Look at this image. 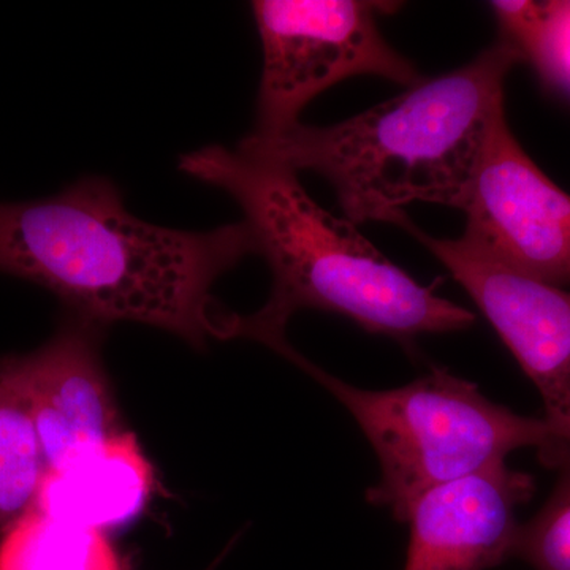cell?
I'll return each instance as SVG.
<instances>
[{
	"instance_id": "obj_5",
	"label": "cell",
	"mask_w": 570,
	"mask_h": 570,
	"mask_svg": "<svg viewBox=\"0 0 570 570\" xmlns=\"http://www.w3.org/2000/svg\"><path fill=\"white\" fill-rule=\"evenodd\" d=\"M397 6L371 0H255L264 66L253 134L272 137L292 129L311 100L348 78L374 75L407 88L422 81L414 63L379 28V18Z\"/></svg>"
},
{
	"instance_id": "obj_1",
	"label": "cell",
	"mask_w": 570,
	"mask_h": 570,
	"mask_svg": "<svg viewBox=\"0 0 570 570\" xmlns=\"http://www.w3.org/2000/svg\"><path fill=\"white\" fill-rule=\"evenodd\" d=\"M249 254L245 220L208 232L151 224L104 176L51 197L0 202V275L47 288L89 324L154 326L194 347L234 340L238 314L213 288Z\"/></svg>"
},
{
	"instance_id": "obj_9",
	"label": "cell",
	"mask_w": 570,
	"mask_h": 570,
	"mask_svg": "<svg viewBox=\"0 0 570 570\" xmlns=\"http://www.w3.org/2000/svg\"><path fill=\"white\" fill-rule=\"evenodd\" d=\"M48 471L78 450L122 433L99 352V326L77 317L22 355Z\"/></svg>"
},
{
	"instance_id": "obj_7",
	"label": "cell",
	"mask_w": 570,
	"mask_h": 570,
	"mask_svg": "<svg viewBox=\"0 0 570 570\" xmlns=\"http://www.w3.org/2000/svg\"><path fill=\"white\" fill-rule=\"evenodd\" d=\"M464 235L517 272L570 285V195L528 156L505 111L491 127L469 190Z\"/></svg>"
},
{
	"instance_id": "obj_13",
	"label": "cell",
	"mask_w": 570,
	"mask_h": 570,
	"mask_svg": "<svg viewBox=\"0 0 570 570\" xmlns=\"http://www.w3.org/2000/svg\"><path fill=\"white\" fill-rule=\"evenodd\" d=\"M502 29L547 85L570 94V0L491 2Z\"/></svg>"
},
{
	"instance_id": "obj_6",
	"label": "cell",
	"mask_w": 570,
	"mask_h": 570,
	"mask_svg": "<svg viewBox=\"0 0 570 570\" xmlns=\"http://www.w3.org/2000/svg\"><path fill=\"white\" fill-rule=\"evenodd\" d=\"M431 250L497 330L539 390L554 438L570 444V292L517 272L468 235L433 238L406 227Z\"/></svg>"
},
{
	"instance_id": "obj_14",
	"label": "cell",
	"mask_w": 570,
	"mask_h": 570,
	"mask_svg": "<svg viewBox=\"0 0 570 570\" xmlns=\"http://www.w3.org/2000/svg\"><path fill=\"white\" fill-rule=\"evenodd\" d=\"M558 482L542 509L521 524L513 557L534 570H570V445L550 441L539 450Z\"/></svg>"
},
{
	"instance_id": "obj_10",
	"label": "cell",
	"mask_w": 570,
	"mask_h": 570,
	"mask_svg": "<svg viewBox=\"0 0 570 570\" xmlns=\"http://www.w3.org/2000/svg\"><path fill=\"white\" fill-rule=\"evenodd\" d=\"M153 483L151 463L137 438L122 431L78 450L50 469L36 510L107 534L140 515Z\"/></svg>"
},
{
	"instance_id": "obj_11",
	"label": "cell",
	"mask_w": 570,
	"mask_h": 570,
	"mask_svg": "<svg viewBox=\"0 0 570 570\" xmlns=\"http://www.w3.org/2000/svg\"><path fill=\"white\" fill-rule=\"evenodd\" d=\"M47 472L22 355L0 356V531L36 510Z\"/></svg>"
},
{
	"instance_id": "obj_3",
	"label": "cell",
	"mask_w": 570,
	"mask_h": 570,
	"mask_svg": "<svg viewBox=\"0 0 570 570\" xmlns=\"http://www.w3.org/2000/svg\"><path fill=\"white\" fill-rule=\"evenodd\" d=\"M524 61L501 39L466 66L419 81L395 99L333 126L296 124L272 137L250 134L239 148L335 189L352 224L406 228L412 204L463 212L491 127L505 111V80Z\"/></svg>"
},
{
	"instance_id": "obj_12",
	"label": "cell",
	"mask_w": 570,
	"mask_h": 570,
	"mask_svg": "<svg viewBox=\"0 0 570 570\" xmlns=\"http://www.w3.org/2000/svg\"><path fill=\"white\" fill-rule=\"evenodd\" d=\"M0 570H127L105 532L40 510L17 521L0 542Z\"/></svg>"
},
{
	"instance_id": "obj_2",
	"label": "cell",
	"mask_w": 570,
	"mask_h": 570,
	"mask_svg": "<svg viewBox=\"0 0 570 570\" xmlns=\"http://www.w3.org/2000/svg\"><path fill=\"white\" fill-rule=\"evenodd\" d=\"M178 167L234 198L255 254L272 269L268 302L257 313L236 317L234 337L277 352L288 344V321L305 309L351 318L366 332L401 343L474 324V314L419 284L351 220L325 212L285 165L239 146L213 145L187 153Z\"/></svg>"
},
{
	"instance_id": "obj_8",
	"label": "cell",
	"mask_w": 570,
	"mask_h": 570,
	"mask_svg": "<svg viewBox=\"0 0 570 570\" xmlns=\"http://www.w3.org/2000/svg\"><path fill=\"white\" fill-rule=\"evenodd\" d=\"M531 475L497 464L428 491L407 517L404 570H487L513 557Z\"/></svg>"
},
{
	"instance_id": "obj_4",
	"label": "cell",
	"mask_w": 570,
	"mask_h": 570,
	"mask_svg": "<svg viewBox=\"0 0 570 570\" xmlns=\"http://www.w3.org/2000/svg\"><path fill=\"white\" fill-rule=\"evenodd\" d=\"M283 356L321 382L362 428L381 466L366 498L400 521L428 491L508 463L515 450L542 449L553 438L546 417L493 403L448 370L436 367L403 387L365 390L325 373L292 346Z\"/></svg>"
}]
</instances>
